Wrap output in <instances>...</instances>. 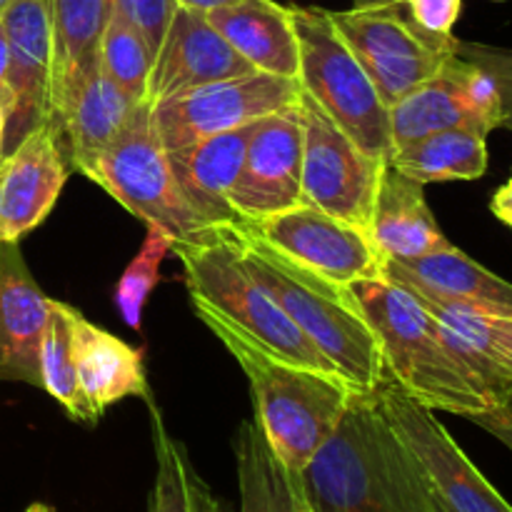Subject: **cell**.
Segmentation results:
<instances>
[{
    "label": "cell",
    "mask_w": 512,
    "mask_h": 512,
    "mask_svg": "<svg viewBox=\"0 0 512 512\" xmlns=\"http://www.w3.org/2000/svg\"><path fill=\"white\" fill-rule=\"evenodd\" d=\"M310 512H433L423 468L380 408L355 393L335 433L300 473Z\"/></svg>",
    "instance_id": "obj_1"
},
{
    "label": "cell",
    "mask_w": 512,
    "mask_h": 512,
    "mask_svg": "<svg viewBox=\"0 0 512 512\" xmlns=\"http://www.w3.org/2000/svg\"><path fill=\"white\" fill-rule=\"evenodd\" d=\"M233 233L250 275L333 363L340 378L360 393L378 390L388 378L383 348L353 290L290 263L243 223L233 225Z\"/></svg>",
    "instance_id": "obj_2"
},
{
    "label": "cell",
    "mask_w": 512,
    "mask_h": 512,
    "mask_svg": "<svg viewBox=\"0 0 512 512\" xmlns=\"http://www.w3.org/2000/svg\"><path fill=\"white\" fill-rule=\"evenodd\" d=\"M200 323L230 350L250 383L255 423L285 468L303 473L325 440L335 433L358 390L340 375L315 373L265 353L248 338L203 308H195Z\"/></svg>",
    "instance_id": "obj_3"
},
{
    "label": "cell",
    "mask_w": 512,
    "mask_h": 512,
    "mask_svg": "<svg viewBox=\"0 0 512 512\" xmlns=\"http://www.w3.org/2000/svg\"><path fill=\"white\" fill-rule=\"evenodd\" d=\"M383 348L385 375L415 403L465 418L488 408L440 335L430 310L388 278L348 285Z\"/></svg>",
    "instance_id": "obj_4"
},
{
    "label": "cell",
    "mask_w": 512,
    "mask_h": 512,
    "mask_svg": "<svg viewBox=\"0 0 512 512\" xmlns=\"http://www.w3.org/2000/svg\"><path fill=\"white\" fill-rule=\"evenodd\" d=\"M170 253L183 265L190 303L195 308L213 313L275 358L315 373L338 375L333 363L305 338L303 330L245 268L233 225L215 228L208 238L193 243L173 240Z\"/></svg>",
    "instance_id": "obj_5"
},
{
    "label": "cell",
    "mask_w": 512,
    "mask_h": 512,
    "mask_svg": "<svg viewBox=\"0 0 512 512\" xmlns=\"http://www.w3.org/2000/svg\"><path fill=\"white\" fill-rule=\"evenodd\" d=\"M288 8L298 35V83L303 93L365 153L388 163L393 155L388 105L368 70L340 38L328 10L300 5Z\"/></svg>",
    "instance_id": "obj_6"
},
{
    "label": "cell",
    "mask_w": 512,
    "mask_h": 512,
    "mask_svg": "<svg viewBox=\"0 0 512 512\" xmlns=\"http://www.w3.org/2000/svg\"><path fill=\"white\" fill-rule=\"evenodd\" d=\"M78 170L135 218L163 228L173 240L193 243L213 233L180 195L168 150L150 120V103H140L123 133Z\"/></svg>",
    "instance_id": "obj_7"
},
{
    "label": "cell",
    "mask_w": 512,
    "mask_h": 512,
    "mask_svg": "<svg viewBox=\"0 0 512 512\" xmlns=\"http://www.w3.org/2000/svg\"><path fill=\"white\" fill-rule=\"evenodd\" d=\"M328 15L388 108L415 85L438 75L458 45L455 35L440 38L418 28L400 3L375 8L353 5L350 10H328Z\"/></svg>",
    "instance_id": "obj_8"
},
{
    "label": "cell",
    "mask_w": 512,
    "mask_h": 512,
    "mask_svg": "<svg viewBox=\"0 0 512 512\" xmlns=\"http://www.w3.org/2000/svg\"><path fill=\"white\" fill-rule=\"evenodd\" d=\"M303 95L295 78L253 73L200 85L150 105L155 135L165 150H178L210 135L245 128L270 113L290 108Z\"/></svg>",
    "instance_id": "obj_9"
},
{
    "label": "cell",
    "mask_w": 512,
    "mask_h": 512,
    "mask_svg": "<svg viewBox=\"0 0 512 512\" xmlns=\"http://www.w3.org/2000/svg\"><path fill=\"white\" fill-rule=\"evenodd\" d=\"M303 115V203L360 225L370 233L380 175L388 163L365 153L308 95H300Z\"/></svg>",
    "instance_id": "obj_10"
},
{
    "label": "cell",
    "mask_w": 512,
    "mask_h": 512,
    "mask_svg": "<svg viewBox=\"0 0 512 512\" xmlns=\"http://www.w3.org/2000/svg\"><path fill=\"white\" fill-rule=\"evenodd\" d=\"M385 418L423 468L430 488L450 512H512V505L463 453L435 410L415 403L390 378L375 390Z\"/></svg>",
    "instance_id": "obj_11"
},
{
    "label": "cell",
    "mask_w": 512,
    "mask_h": 512,
    "mask_svg": "<svg viewBox=\"0 0 512 512\" xmlns=\"http://www.w3.org/2000/svg\"><path fill=\"white\" fill-rule=\"evenodd\" d=\"M243 225L290 263L333 283L353 285L385 278V258L368 230L315 205L298 203L260 223Z\"/></svg>",
    "instance_id": "obj_12"
},
{
    "label": "cell",
    "mask_w": 512,
    "mask_h": 512,
    "mask_svg": "<svg viewBox=\"0 0 512 512\" xmlns=\"http://www.w3.org/2000/svg\"><path fill=\"white\" fill-rule=\"evenodd\" d=\"M303 115L300 100L290 108L255 120L243 168L230 190V205L240 223H260L303 203Z\"/></svg>",
    "instance_id": "obj_13"
},
{
    "label": "cell",
    "mask_w": 512,
    "mask_h": 512,
    "mask_svg": "<svg viewBox=\"0 0 512 512\" xmlns=\"http://www.w3.org/2000/svg\"><path fill=\"white\" fill-rule=\"evenodd\" d=\"M8 35V80L15 110L5 130V150L38 128L58 123L55 110V43L48 0H13L0 15ZM60 125V123H58Z\"/></svg>",
    "instance_id": "obj_14"
},
{
    "label": "cell",
    "mask_w": 512,
    "mask_h": 512,
    "mask_svg": "<svg viewBox=\"0 0 512 512\" xmlns=\"http://www.w3.org/2000/svg\"><path fill=\"white\" fill-rule=\"evenodd\" d=\"M58 123H40L0 153V243H20L58 203L68 180Z\"/></svg>",
    "instance_id": "obj_15"
},
{
    "label": "cell",
    "mask_w": 512,
    "mask_h": 512,
    "mask_svg": "<svg viewBox=\"0 0 512 512\" xmlns=\"http://www.w3.org/2000/svg\"><path fill=\"white\" fill-rule=\"evenodd\" d=\"M253 73L228 40L213 28L208 15L190 8H175L165 38L153 58L148 80V103H160L200 85Z\"/></svg>",
    "instance_id": "obj_16"
},
{
    "label": "cell",
    "mask_w": 512,
    "mask_h": 512,
    "mask_svg": "<svg viewBox=\"0 0 512 512\" xmlns=\"http://www.w3.org/2000/svg\"><path fill=\"white\" fill-rule=\"evenodd\" d=\"M50 298L35 283L18 243H0V380L43 388L40 350Z\"/></svg>",
    "instance_id": "obj_17"
},
{
    "label": "cell",
    "mask_w": 512,
    "mask_h": 512,
    "mask_svg": "<svg viewBox=\"0 0 512 512\" xmlns=\"http://www.w3.org/2000/svg\"><path fill=\"white\" fill-rule=\"evenodd\" d=\"M250 128L253 125L195 140L185 148L168 150L180 195L205 228H230L240 223L230 205V190L243 168Z\"/></svg>",
    "instance_id": "obj_18"
},
{
    "label": "cell",
    "mask_w": 512,
    "mask_h": 512,
    "mask_svg": "<svg viewBox=\"0 0 512 512\" xmlns=\"http://www.w3.org/2000/svg\"><path fill=\"white\" fill-rule=\"evenodd\" d=\"M385 278L433 298L512 318V283L455 245L425 258L385 260Z\"/></svg>",
    "instance_id": "obj_19"
},
{
    "label": "cell",
    "mask_w": 512,
    "mask_h": 512,
    "mask_svg": "<svg viewBox=\"0 0 512 512\" xmlns=\"http://www.w3.org/2000/svg\"><path fill=\"white\" fill-rule=\"evenodd\" d=\"M70 348L78 383L93 413L103 415L125 398H150L143 355L108 330L90 323L80 310L70 308Z\"/></svg>",
    "instance_id": "obj_20"
},
{
    "label": "cell",
    "mask_w": 512,
    "mask_h": 512,
    "mask_svg": "<svg viewBox=\"0 0 512 512\" xmlns=\"http://www.w3.org/2000/svg\"><path fill=\"white\" fill-rule=\"evenodd\" d=\"M423 188L393 165L383 168L370 218V238L385 260L425 258L453 245L435 220Z\"/></svg>",
    "instance_id": "obj_21"
},
{
    "label": "cell",
    "mask_w": 512,
    "mask_h": 512,
    "mask_svg": "<svg viewBox=\"0 0 512 512\" xmlns=\"http://www.w3.org/2000/svg\"><path fill=\"white\" fill-rule=\"evenodd\" d=\"M208 20L258 73L298 80V35L288 5L275 0H238L210 10Z\"/></svg>",
    "instance_id": "obj_22"
},
{
    "label": "cell",
    "mask_w": 512,
    "mask_h": 512,
    "mask_svg": "<svg viewBox=\"0 0 512 512\" xmlns=\"http://www.w3.org/2000/svg\"><path fill=\"white\" fill-rule=\"evenodd\" d=\"M140 103L108 78L95 60L65 93L58 123L70 143V163L80 168L125 130Z\"/></svg>",
    "instance_id": "obj_23"
},
{
    "label": "cell",
    "mask_w": 512,
    "mask_h": 512,
    "mask_svg": "<svg viewBox=\"0 0 512 512\" xmlns=\"http://www.w3.org/2000/svg\"><path fill=\"white\" fill-rule=\"evenodd\" d=\"M410 293L430 310L445 345L458 358V363L463 365V370L473 380L475 388L480 390L488 408L510 400L512 370L493 338L490 313L468 308V305L450 303V300L433 298V295L418 293V290H410Z\"/></svg>",
    "instance_id": "obj_24"
},
{
    "label": "cell",
    "mask_w": 512,
    "mask_h": 512,
    "mask_svg": "<svg viewBox=\"0 0 512 512\" xmlns=\"http://www.w3.org/2000/svg\"><path fill=\"white\" fill-rule=\"evenodd\" d=\"M393 153L425 135L450 128H478L463 88V58L453 55L438 75L415 85L398 103L388 108ZM485 135V133H483Z\"/></svg>",
    "instance_id": "obj_25"
},
{
    "label": "cell",
    "mask_w": 512,
    "mask_h": 512,
    "mask_svg": "<svg viewBox=\"0 0 512 512\" xmlns=\"http://www.w3.org/2000/svg\"><path fill=\"white\" fill-rule=\"evenodd\" d=\"M240 512H300V473L285 468L255 420H243L233 440Z\"/></svg>",
    "instance_id": "obj_26"
},
{
    "label": "cell",
    "mask_w": 512,
    "mask_h": 512,
    "mask_svg": "<svg viewBox=\"0 0 512 512\" xmlns=\"http://www.w3.org/2000/svg\"><path fill=\"white\" fill-rule=\"evenodd\" d=\"M488 160V135L473 128H450L398 148L388 165L415 183L428 185L483 178Z\"/></svg>",
    "instance_id": "obj_27"
},
{
    "label": "cell",
    "mask_w": 512,
    "mask_h": 512,
    "mask_svg": "<svg viewBox=\"0 0 512 512\" xmlns=\"http://www.w3.org/2000/svg\"><path fill=\"white\" fill-rule=\"evenodd\" d=\"M145 403L150 410L155 448V485L148 512H225L190 460L188 448L168 430L153 398Z\"/></svg>",
    "instance_id": "obj_28"
},
{
    "label": "cell",
    "mask_w": 512,
    "mask_h": 512,
    "mask_svg": "<svg viewBox=\"0 0 512 512\" xmlns=\"http://www.w3.org/2000/svg\"><path fill=\"white\" fill-rule=\"evenodd\" d=\"M55 43V110L70 85L98 60L100 35L110 18V0H48Z\"/></svg>",
    "instance_id": "obj_29"
},
{
    "label": "cell",
    "mask_w": 512,
    "mask_h": 512,
    "mask_svg": "<svg viewBox=\"0 0 512 512\" xmlns=\"http://www.w3.org/2000/svg\"><path fill=\"white\" fill-rule=\"evenodd\" d=\"M70 305L50 298V318L45 328L43 350H40V378L43 390L50 398L58 400L65 413L78 423H98V415L90 408L83 388L78 383L70 348Z\"/></svg>",
    "instance_id": "obj_30"
},
{
    "label": "cell",
    "mask_w": 512,
    "mask_h": 512,
    "mask_svg": "<svg viewBox=\"0 0 512 512\" xmlns=\"http://www.w3.org/2000/svg\"><path fill=\"white\" fill-rule=\"evenodd\" d=\"M98 63L113 83H118L135 103H148V80L153 70V50L148 40L125 18L110 10L98 45Z\"/></svg>",
    "instance_id": "obj_31"
},
{
    "label": "cell",
    "mask_w": 512,
    "mask_h": 512,
    "mask_svg": "<svg viewBox=\"0 0 512 512\" xmlns=\"http://www.w3.org/2000/svg\"><path fill=\"white\" fill-rule=\"evenodd\" d=\"M170 250H173V238L163 228L148 225V235H145L138 255L130 260L125 273L120 275L118 288H115V303H118L128 328L140 330L143 325V308L158 285L160 265H163L165 255H170Z\"/></svg>",
    "instance_id": "obj_32"
},
{
    "label": "cell",
    "mask_w": 512,
    "mask_h": 512,
    "mask_svg": "<svg viewBox=\"0 0 512 512\" xmlns=\"http://www.w3.org/2000/svg\"><path fill=\"white\" fill-rule=\"evenodd\" d=\"M175 8H178L175 0H110V10L128 20L148 40L153 58L158 53L160 43H163L165 30H168L170 20H173Z\"/></svg>",
    "instance_id": "obj_33"
},
{
    "label": "cell",
    "mask_w": 512,
    "mask_h": 512,
    "mask_svg": "<svg viewBox=\"0 0 512 512\" xmlns=\"http://www.w3.org/2000/svg\"><path fill=\"white\" fill-rule=\"evenodd\" d=\"M455 55H460L468 63L480 65L485 73L495 78L500 88V100H503V120L512 115V48H498V45L485 43H465L458 40ZM503 128V125H500Z\"/></svg>",
    "instance_id": "obj_34"
},
{
    "label": "cell",
    "mask_w": 512,
    "mask_h": 512,
    "mask_svg": "<svg viewBox=\"0 0 512 512\" xmlns=\"http://www.w3.org/2000/svg\"><path fill=\"white\" fill-rule=\"evenodd\" d=\"M405 15L425 33L453 38L455 23L463 13V0H400Z\"/></svg>",
    "instance_id": "obj_35"
},
{
    "label": "cell",
    "mask_w": 512,
    "mask_h": 512,
    "mask_svg": "<svg viewBox=\"0 0 512 512\" xmlns=\"http://www.w3.org/2000/svg\"><path fill=\"white\" fill-rule=\"evenodd\" d=\"M465 420H470V423L483 428L488 435H493L495 440H500L512 453V398L505 400V403L478 410V413L465 415Z\"/></svg>",
    "instance_id": "obj_36"
},
{
    "label": "cell",
    "mask_w": 512,
    "mask_h": 512,
    "mask_svg": "<svg viewBox=\"0 0 512 512\" xmlns=\"http://www.w3.org/2000/svg\"><path fill=\"white\" fill-rule=\"evenodd\" d=\"M490 210H493V215L500 223L508 225L512 230V175L508 178V183L495 190L493 200H490Z\"/></svg>",
    "instance_id": "obj_37"
},
{
    "label": "cell",
    "mask_w": 512,
    "mask_h": 512,
    "mask_svg": "<svg viewBox=\"0 0 512 512\" xmlns=\"http://www.w3.org/2000/svg\"><path fill=\"white\" fill-rule=\"evenodd\" d=\"M490 328H493V338L498 343L500 353L508 360L512 370V318H500V315H490Z\"/></svg>",
    "instance_id": "obj_38"
},
{
    "label": "cell",
    "mask_w": 512,
    "mask_h": 512,
    "mask_svg": "<svg viewBox=\"0 0 512 512\" xmlns=\"http://www.w3.org/2000/svg\"><path fill=\"white\" fill-rule=\"evenodd\" d=\"M15 110V98L13 90L8 83H0V153H3L5 145V130H8V120Z\"/></svg>",
    "instance_id": "obj_39"
},
{
    "label": "cell",
    "mask_w": 512,
    "mask_h": 512,
    "mask_svg": "<svg viewBox=\"0 0 512 512\" xmlns=\"http://www.w3.org/2000/svg\"><path fill=\"white\" fill-rule=\"evenodd\" d=\"M180 8H190V10H198V13H210L215 8H223V5H233L238 0H175Z\"/></svg>",
    "instance_id": "obj_40"
},
{
    "label": "cell",
    "mask_w": 512,
    "mask_h": 512,
    "mask_svg": "<svg viewBox=\"0 0 512 512\" xmlns=\"http://www.w3.org/2000/svg\"><path fill=\"white\" fill-rule=\"evenodd\" d=\"M8 65H10V50H8V35H5V25L0 20V83L8 80Z\"/></svg>",
    "instance_id": "obj_41"
},
{
    "label": "cell",
    "mask_w": 512,
    "mask_h": 512,
    "mask_svg": "<svg viewBox=\"0 0 512 512\" xmlns=\"http://www.w3.org/2000/svg\"><path fill=\"white\" fill-rule=\"evenodd\" d=\"M400 0H353L355 8H375V5H393Z\"/></svg>",
    "instance_id": "obj_42"
},
{
    "label": "cell",
    "mask_w": 512,
    "mask_h": 512,
    "mask_svg": "<svg viewBox=\"0 0 512 512\" xmlns=\"http://www.w3.org/2000/svg\"><path fill=\"white\" fill-rule=\"evenodd\" d=\"M25 512H53V508H48L45 503H33Z\"/></svg>",
    "instance_id": "obj_43"
},
{
    "label": "cell",
    "mask_w": 512,
    "mask_h": 512,
    "mask_svg": "<svg viewBox=\"0 0 512 512\" xmlns=\"http://www.w3.org/2000/svg\"><path fill=\"white\" fill-rule=\"evenodd\" d=\"M428 485H430V483H428ZM430 490H433V488H430ZM433 512H450L448 508H445L443 503H440L438 495H435V493H433Z\"/></svg>",
    "instance_id": "obj_44"
},
{
    "label": "cell",
    "mask_w": 512,
    "mask_h": 512,
    "mask_svg": "<svg viewBox=\"0 0 512 512\" xmlns=\"http://www.w3.org/2000/svg\"><path fill=\"white\" fill-rule=\"evenodd\" d=\"M10 3H13V0H0V15H3L5 13V8H8V5Z\"/></svg>",
    "instance_id": "obj_45"
},
{
    "label": "cell",
    "mask_w": 512,
    "mask_h": 512,
    "mask_svg": "<svg viewBox=\"0 0 512 512\" xmlns=\"http://www.w3.org/2000/svg\"><path fill=\"white\" fill-rule=\"evenodd\" d=\"M503 128L512 130V115H510V118H505V120H503Z\"/></svg>",
    "instance_id": "obj_46"
},
{
    "label": "cell",
    "mask_w": 512,
    "mask_h": 512,
    "mask_svg": "<svg viewBox=\"0 0 512 512\" xmlns=\"http://www.w3.org/2000/svg\"><path fill=\"white\" fill-rule=\"evenodd\" d=\"M300 512H310V508H308V503H305V495H303V505H300Z\"/></svg>",
    "instance_id": "obj_47"
}]
</instances>
